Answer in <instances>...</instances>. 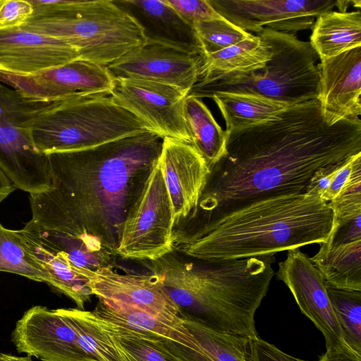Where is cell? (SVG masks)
<instances>
[{"instance_id": "6da1fadb", "label": "cell", "mask_w": 361, "mask_h": 361, "mask_svg": "<svg viewBox=\"0 0 361 361\" xmlns=\"http://www.w3.org/2000/svg\"><path fill=\"white\" fill-rule=\"evenodd\" d=\"M359 152L360 118L328 126L317 99L291 106L267 121L229 133L226 154L210 169L184 226L213 221L269 194L305 192L318 170Z\"/></svg>"}, {"instance_id": "7a4b0ae2", "label": "cell", "mask_w": 361, "mask_h": 361, "mask_svg": "<svg viewBox=\"0 0 361 361\" xmlns=\"http://www.w3.org/2000/svg\"><path fill=\"white\" fill-rule=\"evenodd\" d=\"M162 142L148 130L86 149L47 154L52 188L30 195V220L116 256L125 218L159 160Z\"/></svg>"}, {"instance_id": "3957f363", "label": "cell", "mask_w": 361, "mask_h": 361, "mask_svg": "<svg viewBox=\"0 0 361 361\" xmlns=\"http://www.w3.org/2000/svg\"><path fill=\"white\" fill-rule=\"evenodd\" d=\"M333 212L315 190L269 194L211 221L173 227V251L207 261L274 255L324 243Z\"/></svg>"}, {"instance_id": "277c9868", "label": "cell", "mask_w": 361, "mask_h": 361, "mask_svg": "<svg viewBox=\"0 0 361 361\" xmlns=\"http://www.w3.org/2000/svg\"><path fill=\"white\" fill-rule=\"evenodd\" d=\"M274 262V255L207 261L172 251L149 262V268L180 318L252 338L258 336L255 316L275 275Z\"/></svg>"}, {"instance_id": "5b68a950", "label": "cell", "mask_w": 361, "mask_h": 361, "mask_svg": "<svg viewBox=\"0 0 361 361\" xmlns=\"http://www.w3.org/2000/svg\"><path fill=\"white\" fill-rule=\"evenodd\" d=\"M30 2L33 13L22 27L63 40L78 59L106 66L147 42L139 24L113 0Z\"/></svg>"}, {"instance_id": "8992f818", "label": "cell", "mask_w": 361, "mask_h": 361, "mask_svg": "<svg viewBox=\"0 0 361 361\" xmlns=\"http://www.w3.org/2000/svg\"><path fill=\"white\" fill-rule=\"evenodd\" d=\"M257 34L271 51L263 68L200 78L188 95L201 99L219 92L250 93L291 106L317 99L320 70L316 62L319 59L310 42L268 27Z\"/></svg>"}, {"instance_id": "52a82bcc", "label": "cell", "mask_w": 361, "mask_h": 361, "mask_svg": "<svg viewBox=\"0 0 361 361\" xmlns=\"http://www.w3.org/2000/svg\"><path fill=\"white\" fill-rule=\"evenodd\" d=\"M151 130L118 105L109 94L55 102L32 127V140L42 154L86 149Z\"/></svg>"}, {"instance_id": "ba28073f", "label": "cell", "mask_w": 361, "mask_h": 361, "mask_svg": "<svg viewBox=\"0 0 361 361\" xmlns=\"http://www.w3.org/2000/svg\"><path fill=\"white\" fill-rule=\"evenodd\" d=\"M55 102L0 81V168L16 188L30 195L52 188L48 156L36 149L32 133L37 118Z\"/></svg>"}, {"instance_id": "9c48e42d", "label": "cell", "mask_w": 361, "mask_h": 361, "mask_svg": "<svg viewBox=\"0 0 361 361\" xmlns=\"http://www.w3.org/2000/svg\"><path fill=\"white\" fill-rule=\"evenodd\" d=\"M174 224L173 205L158 160L127 213L116 255L148 262L164 257L173 251Z\"/></svg>"}, {"instance_id": "30bf717a", "label": "cell", "mask_w": 361, "mask_h": 361, "mask_svg": "<svg viewBox=\"0 0 361 361\" xmlns=\"http://www.w3.org/2000/svg\"><path fill=\"white\" fill-rule=\"evenodd\" d=\"M188 92L164 83L135 78H113L110 95L162 138L190 144L185 119Z\"/></svg>"}, {"instance_id": "8fae6325", "label": "cell", "mask_w": 361, "mask_h": 361, "mask_svg": "<svg viewBox=\"0 0 361 361\" xmlns=\"http://www.w3.org/2000/svg\"><path fill=\"white\" fill-rule=\"evenodd\" d=\"M214 10L245 31L264 27L288 32L312 27L320 14L331 11L337 0H208Z\"/></svg>"}, {"instance_id": "7c38bea8", "label": "cell", "mask_w": 361, "mask_h": 361, "mask_svg": "<svg viewBox=\"0 0 361 361\" xmlns=\"http://www.w3.org/2000/svg\"><path fill=\"white\" fill-rule=\"evenodd\" d=\"M293 295L301 312L322 332L326 348L348 347L333 311L322 275L300 248L288 251L275 273Z\"/></svg>"}, {"instance_id": "4fadbf2b", "label": "cell", "mask_w": 361, "mask_h": 361, "mask_svg": "<svg viewBox=\"0 0 361 361\" xmlns=\"http://www.w3.org/2000/svg\"><path fill=\"white\" fill-rule=\"evenodd\" d=\"M202 57L168 45L147 42L106 66L113 78L159 82L190 90L198 79Z\"/></svg>"}, {"instance_id": "5bb4252c", "label": "cell", "mask_w": 361, "mask_h": 361, "mask_svg": "<svg viewBox=\"0 0 361 361\" xmlns=\"http://www.w3.org/2000/svg\"><path fill=\"white\" fill-rule=\"evenodd\" d=\"M11 341L19 353L43 361H96L56 310L41 305L32 307L17 321Z\"/></svg>"}, {"instance_id": "9a60e30c", "label": "cell", "mask_w": 361, "mask_h": 361, "mask_svg": "<svg viewBox=\"0 0 361 361\" xmlns=\"http://www.w3.org/2000/svg\"><path fill=\"white\" fill-rule=\"evenodd\" d=\"M0 81L33 97L51 101L110 94L113 85L106 66L81 59L30 76L0 73Z\"/></svg>"}, {"instance_id": "2e32d148", "label": "cell", "mask_w": 361, "mask_h": 361, "mask_svg": "<svg viewBox=\"0 0 361 361\" xmlns=\"http://www.w3.org/2000/svg\"><path fill=\"white\" fill-rule=\"evenodd\" d=\"M94 295L108 304L135 307L173 321L181 320L180 311L161 281L154 274H120L112 265L92 271Z\"/></svg>"}, {"instance_id": "e0dca14e", "label": "cell", "mask_w": 361, "mask_h": 361, "mask_svg": "<svg viewBox=\"0 0 361 361\" xmlns=\"http://www.w3.org/2000/svg\"><path fill=\"white\" fill-rule=\"evenodd\" d=\"M76 59V49L60 39L22 27L0 29V73L30 76Z\"/></svg>"}, {"instance_id": "ac0fdd59", "label": "cell", "mask_w": 361, "mask_h": 361, "mask_svg": "<svg viewBox=\"0 0 361 361\" xmlns=\"http://www.w3.org/2000/svg\"><path fill=\"white\" fill-rule=\"evenodd\" d=\"M159 162L176 222L195 210L210 169L190 144L169 137L163 138Z\"/></svg>"}, {"instance_id": "d6986e66", "label": "cell", "mask_w": 361, "mask_h": 361, "mask_svg": "<svg viewBox=\"0 0 361 361\" xmlns=\"http://www.w3.org/2000/svg\"><path fill=\"white\" fill-rule=\"evenodd\" d=\"M317 99L324 122L332 126L361 115V47L318 63Z\"/></svg>"}, {"instance_id": "ffe728a7", "label": "cell", "mask_w": 361, "mask_h": 361, "mask_svg": "<svg viewBox=\"0 0 361 361\" xmlns=\"http://www.w3.org/2000/svg\"><path fill=\"white\" fill-rule=\"evenodd\" d=\"M141 27L147 42L168 45L203 57L193 27L164 0H113Z\"/></svg>"}, {"instance_id": "44dd1931", "label": "cell", "mask_w": 361, "mask_h": 361, "mask_svg": "<svg viewBox=\"0 0 361 361\" xmlns=\"http://www.w3.org/2000/svg\"><path fill=\"white\" fill-rule=\"evenodd\" d=\"M92 312L106 331L152 341H171L193 349L195 343L183 321H173L146 311L99 300Z\"/></svg>"}, {"instance_id": "7402d4cb", "label": "cell", "mask_w": 361, "mask_h": 361, "mask_svg": "<svg viewBox=\"0 0 361 361\" xmlns=\"http://www.w3.org/2000/svg\"><path fill=\"white\" fill-rule=\"evenodd\" d=\"M19 232L26 246L42 267L47 283L71 298L78 309L93 295L90 287V275L93 271L79 268L71 262L66 253L40 243L22 228Z\"/></svg>"}, {"instance_id": "603a6c76", "label": "cell", "mask_w": 361, "mask_h": 361, "mask_svg": "<svg viewBox=\"0 0 361 361\" xmlns=\"http://www.w3.org/2000/svg\"><path fill=\"white\" fill-rule=\"evenodd\" d=\"M181 319L195 340V348L168 340L161 342L182 360L247 361L250 338L219 331L189 319Z\"/></svg>"}, {"instance_id": "cb8c5ba5", "label": "cell", "mask_w": 361, "mask_h": 361, "mask_svg": "<svg viewBox=\"0 0 361 361\" xmlns=\"http://www.w3.org/2000/svg\"><path fill=\"white\" fill-rule=\"evenodd\" d=\"M310 43L320 61L361 47V11H329L317 17Z\"/></svg>"}, {"instance_id": "d4e9b609", "label": "cell", "mask_w": 361, "mask_h": 361, "mask_svg": "<svg viewBox=\"0 0 361 361\" xmlns=\"http://www.w3.org/2000/svg\"><path fill=\"white\" fill-rule=\"evenodd\" d=\"M210 98L217 105L229 133L267 121L291 106L262 95L219 92Z\"/></svg>"}, {"instance_id": "484cf974", "label": "cell", "mask_w": 361, "mask_h": 361, "mask_svg": "<svg viewBox=\"0 0 361 361\" xmlns=\"http://www.w3.org/2000/svg\"><path fill=\"white\" fill-rule=\"evenodd\" d=\"M185 119L190 145L211 169L226 155L229 133L222 129L202 99L196 97H186Z\"/></svg>"}, {"instance_id": "4316f807", "label": "cell", "mask_w": 361, "mask_h": 361, "mask_svg": "<svg viewBox=\"0 0 361 361\" xmlns=\"http://www.w3.org/2000/svg\"><path fill=\"white\" fill-rule=\"evenodd\" d=\"M271 56L270 47L259 36L253 35L251 38L204 56L198 78L259 70L270 60Z\"/></svg>"}, {"instance_id": "83f0119b", "label": "cell", "mask_w": 361, "mask_h": 361, "mask_svg": "<svg viewBox=\"0 0 361 361\" xmlns=\"http://www.w3.org/2000/svg\"><path fill=\"white\" fill-rule=\"evenodd\" d=\"M310 259L326 283L361 290V240L331 247L319 244L318 252Z\"/></svg>"}, {"instance_id": "f1b7e54d", "label": "cell", "mask_w": 361, "mask_h": 361, "mask_svg": "<svg viewBox=\"0 0 361 361\" xmlns=\"http://www.w3.org/2000/svg\"><path fill=\"white\" fill-rule=\"evenodd\" d=\"M56 310L73 329L80 346L96 361H128L113 336L92 312L78 308Z\"/></svg>"}, {"instance_id": "f546056e", "label": "cell", "mask_w": 361, "mask_h": 361, "mask_svg": "<svg viewBox=\"0 0 361 361\" xmlns=\"http://www.w3.org/2000/svg\"><path fill=\"white\" fill-rule=\"evenodd\" d=\"M0 271L47 283L42 267L28 250L19 230L5 228L0 224Z\"/></svg>"}, {"instance_id": "4dcf8cb0", "label": "cell", "mask_w": 361, "mask_h": 361, "mask_svg": "<svg viewBox=\"0 0 361 361\" xmlns=\"http://www.w3.org/2000/svg\"><path fill=\"white\" fill-rule=\"evenodd\" d=\"M326 286L345 343L361 355V290Z\"/></svg>"}, {"instance_id": "1f68e13d", "label": "cell", "mask_w": 361, "mask_h": 361, "mask_svg": "<svg viewBox=\"0 0 361 361\" xmlns=\"http://www.w3.org/2000/svg\"><path fill=\"white\" fill-rule=\"evenodd\" d=\"M193 28L200 42L203 57L251 38L254 35L223 16L197 23L193 25Z\"/></svg>"}, {"instance_id": "d6a6232c", "label": "cell", "mask_w": 361, "mask_h": 361, "mask_svg": "<svg viewBox=\"0 0 361 361\" xmlns=\"http://www.w3.org/2000/svg\"><path fill=\"white\" fill-rule=\"evenodd\" d=\"M108 332L113 336L128 361H183L173 354L161 341Z\"/></svg>"}, {"instance_id": "836d02e7", "label": "cell", "mask_w": 361, "mask_h": 361, "mask_svg": "<svg viewBox=\"0 0 361 361\" xmlns=\"http://www.w3.org/2000/svg\"><path fill=\"white\" fill-rule=\"evenodd\" d=\"M192 27L199 22L220 18L208 0H164Z\"/></svg>"}, {"instance_id": "e575fe53", "label": "cell", "mask_w": 361, "mask_h": 361, "mask_svg": "<svg viewBox=\"0 0 361 361\" xmlns=\"http://www.w3.org/2000/svg\"><path fill=\"white\" fill-rule=\"evenodd\" d=\"M358 240H361V215L340 222H333L328 238L321 244L331 247Z\"/></svg>"}, {"instance_id": "d590c367", "label": "cell", "mask_w": 361, "mask_h": 361, "mask_svg": "<svg viewBox=\"0 0 361 361\" xmlns=\"http://www.w3.org/2000/svg\"><path fill=\"white\" fill-rule=\"evenodd\" d=\"M32 13L30 1L5 0L0 11V29L22 27Z\"/></svg>"}, {"instance_id": "8d00e7d4", "label": "cell", "mask_w": 361, "mask_h": 361, "mask_svg": "<svg viewBox=\"0 0 361 361\" xmlns=\"http://www.w3.org/2000/svg\"><path fill=\"white\" fill-rule=\"evenodd\" d=\"M247 361H304L280 350L259 336L249 339Z\"/></svg>"}, {"instance_id": "74e56055", "label": "cell", "mask_w": 361, "mask_h": 361, "mask_svg": "<svg viewBox=\"0 0 361 361\" xmlns=\"http://www.w3.org/2000/svg\"><path fill=\"white\" fill-rule=\"evenodd\" d=\"M326 349V352L316 361H361V355L355 353L349 347Z\"/></svg>"}, {"instance_id": "f35d334b", "label": "cell", "mask_w": 361, "mask_h": 361, "mask_svg": "<svg viewBox=\"0 0 361 361\" xmlns=\"http://www.w3.org/2000/svg\"><path fill=\"white\" fill-rule=\"evenodd\" d=\"M16 188L0 168V202L12 193Z\"/></svg>"}, {"instance_id": "ab89813d", "label": "cell", "mask_w": 361, "mask_h": 361, "mask_svg": "<svg viewBox=\"0 0 361 361\" xmlns=\"http://www.w3.org/2000/svg\"><path fill=\"white\" fill-rule=\"evenodd\" d=\"M0 361H32L30 356H17L11 354L2 353Z\"/></svg>"}, {"instance_id": "60d3db41", "label": "cell", "mask_w": 361, "mask_h": 361, "mask_svg": "<svg viewBox=\"0 0 361 361\" xmlns=\"http://www.w3.org/2000/svg\"><path fill=\"white\" fill-rule=\"evenodd\" d=\"M5 0H0V11L4 4Z\"/></svg>"}, {"instance_id": "b9f144b4", "label": "cell", "mask_w": 361, "mask_h": 361, "mask_svg": "<svg viewBox=\"0 0 361 361\" xmlns=\"http://www.w3.org/2000/svg\"><path fill=\"white\" fill-rule=\"evenodd\" d=\"M3 353L0 352V358L1 357V355H2Z\"/></svg>"}]
</instances>
